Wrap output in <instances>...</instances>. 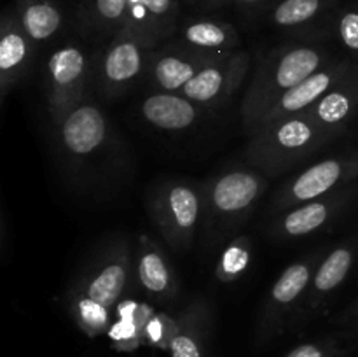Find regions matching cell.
<instances>
[{"label": "cell", "instance_id": "cell-1", "mask_svg": "<svg viewBox=\"0 0 358 357\" xmlns=\"http://www.w3.org/2000/svg\"><path fill=\"white\" fill-rule=\"evenodd\" d=\"M332 59L331 49L317 41L290 42L261 59L241 102V119L248 135L273 102Z\"/></svg>", "mask_w": 358, "mask_h": 357}, {"label": "cell", "instance_id": "cell-2", "mask_svg": "<svg viewBox=\"0 0 358 357\" xmlns=\"http://www.w3.org/2000/svg\"><path fill=\"white\" fill-rule=\"evenodd\" d=\"M338 136V133L320 126L306 112L287 115L252 133L247 160L268 177H276L317 154Z\"/></svg>", "mask_w": 358, "mask_h": 357}, {"label": "cell", "instance_id": "cell-3", "mask_svg": "<svg viewBox=\"0 0 358 357\" xmlns=\"http://www.w3.org/2000/svg\"><path fill=\"white\" fill-rule=\"evenodd\" d=\"M268 175L255 167H234L201 184V230L210 241L233 234L252 214L268 188Z\"/></svg>", "mask_w": 358, "mask_h": 357}, {"label": "cell", "instance_id": "cell-4", "mask_svg": "<svg viewBox=\"0 0 358 357\" xmlns=\"http://www.w3.org/2000/svg\"><path fill=\"white\" fill-rule=\"evenodd\" d=\"M149 212L173 251H189L203 223L201 186L194 188L185 181L163 182L150 192Z\"/></svg>", "mask_w": 358, "mask_h": 357}, {"label": "cell", "instance_id": "cell-5", "mask_svg": "<svg viewBox=\"0 0 358 357\" xmlns=\"http://www.w3.org/2000/svg\"><path fill=\"white\" fill-rule=\"evenodd\" d=\"M157 42L128 27H122L100 55L96 86L107 98L124 93L142 74Z\"/></svg>", "mask_w": 358, "mask_h": 357}, {"label": "cell", "instance_id": "cell-6", "mask_svg": "<svg viewBox=\"0 0 358 357\" xmlns=\"http://www.w3.org/2000/svg\"><path fill=\"white\" fill-rule=\"evenodd\" d=\"M358 178V150L334 154L304 168L290 178L273 200L275 210L292 209L346 188Z\"/></svg>", "mask_w": 358, "mask_h": 357}, {"label": "cell", "instance_id": "cell-7", "mask_svg": "<svg viewBox=\"0 0 358 357\" xmlns=\"http://www.w3.org/2000/svg\"><path fill=\"white\" fill-rule=\"evenodd\" d=\"M318 262L317 255L292 262L273 284L259 317V343H268L275 336L282 335L296 312L301 310Z\"/></svg>", "mask_w": 358, "mask_h": 357}, {"label": "cell", "instance_id": "cell-8", "mask_svg": "<svg viewBox=\"0 0 358 357\" xmlns=\"http://www.w3.org/2000/svg\"><path fill=\"white\" fill-rule=\"evenodd\" d=\"M91 65L86 51L76 44L55 49L48 62V107L55 125L84 98Z\"/></svg>", "mask_w": 358, "mask_h": 357}, {"label": "cell", "instance_id": "cell-9", "mask_svg": "<svg viewBox=\"0 0 358 357\" xmlns=\"http://www.w3.org/2000/svg\"><path fill=\"white\" fill-rule=\"evenodd\" d=\"M250 70V55L234 51L231 55L217 56L203 66L178 93L184 94L199 107L210 108L224 104L241 86Z\"/></svg>", "mask_w": 358, "mask_h": 357}, {"label": "cell", "instance_id": "cell-10", "mask_svg": "<svg viewBox=\"0 0 358 357\" xmlns=\"http://www.w3.org/2000/svg\"><path fill=\"white\" fill-rule=\"evenodd\" d=\"M56 128L59 144L72 158L93 156L110 136V125L103 111L87 98L70 108Z\"/></svg>", "mask_w": 358, "mask_h": 357}, {"label": "cell", "instance_id": "cell-11", "mask_svg": "<svg viewBox=\"0 0 358 357\" xmlns=\"http://www.w3.org/2000/svg\"><path fill=\"white\" fill-rule=\"evenodd\" d=\"M353 63L355 62L350 58H334L332 62H329L324 69L315 72L313 76L304 79L303 83L294 86L292 90L287 91L285 94H282L278 100L273 102V104L266 108L262 118L259 119L255 130L268 125V122L276 121V119L287 118V115L301 114V112L308 111L311 105L317 104L324 94H327L329 91H331L332 88H334L336 84H338L339 80L348 74V70L352 69Z\"/></svg>", "mask_w": 358, "mask_h": 357}, {"label": "cell", "instance_id": "cell-12", "mask_svg": "<svg viewBox=\"0 0 358 357\" xmlns=\"http://www.w3.org/2000/svg\"><path fill=\"white\" fill-rule=\"evenodd\" d=\"M357 191L355 186H346L327 196L282 210V216H278L273 224V233L278 238L310 237L336 219V216H339L352 202Z\"/></svg>", "mask_w": 358, "mask_h": 357}, {"label": "cell", "instance_id": "cell-13", "mask_svg": "<svg viewBox=\"0 0 358 357\" xmlns=\"http://www.w3.org/2000/svg\"><path fill=\"white\" fill-rule=\"evenodd\" d=\"M131 275V258L128 244L108 251L96 265L90 268L77 286L76 296L90 300L112 310L126 290Z\"/></svg>", "mask_w": 358, "mask_h": 357}, {"label": "cell", "instance_id": "cell-14", "mask_svg": "<svg viewBox=\"0 0 358 357\" xmlns=\"http://www.w3.org/2000/svg\"><path fill=\"white\" fill-rule=\"evenodd\" d=\"M215 58L217 56L191 51L173 42L163 49H154L147 63L145 77L156 91L178 93L203 66Z\"/></svg>", "mask_w": 358, "mask_h": 357}, {"label": "cell", "instance_id": "cell-15", "mask_svg": "<svg viewBox=\"0 0 358 357\" xmlns=\"http://www.w3.org/2000/svg\"><path fill=\"white\" fill-rule=\"evenodd\" d=\"M35 42L24 31L16 10H6L0 21V94L2 102L10 88L24 76L34 56Z\"/></svg>", "mask_w": 358, "mask_h": 357}, {"label": "cell", "instance_id": "cell-16", "mask_svg": "<svg viewBox=\"0 0 358 357\" xmlns=\"http://www.w3.org/2000/svg\"><path fill=\"white\" fill-rule=\"evenodd\" d=\"M358 108V62L352 65L345 77L311 105L306 112L324 128L341 135Z\"/></svg>", "mask_w": 358, "mask_h": 357}, {"label": "cell", "instance_id": "cell-17", "mask_svg": "<svg viewBox=\"0 0 358 357\" xmlns=\"http://www.w3.org/2000/svg\"><path fill=\"white\" fill-rule=\"evenodd\" d=\"M177 44L203 55L224 56L238 51L240 35L236 28L227 21L196 18L178 27Z\"/></svg>", "mask_w": 358, "mask_h": 357}, {"label": "cell", "instance_id": "cell-18", "mask_svg": "<svg viewBox=\"0 0 358 357\" xmlns=\"http://www.w3.org/2000/svg\"><path fill=\"white\" fill-rule=\"evenodd\" d=\"M353 262H355V247L352 244L339 245L318 262L306 296L301 304L299 312L304 317L311 312H317L322 303L345 282L346 276L352 272Z\"/></svg>", "mask_w": 358, "mask_h": 357}, {"label": "cell", "instance_id": "cell-19", "mask_svg": "<svg viewBox=\"0 0 358 357\" xmlns=\"http://www.w3.org/2000/svg\"><path fill=\"white\" fill-rule=\"evenodd\" d=\"M201 108L184 94L170 91H154L140 105V112L149 125L166 132H182L191 128L194 122H198Z\"/></svg>", "mask_w": 358, "mask_h": 357}, {"label": "cell", "instance_id": "cell-20", "mask_svg": "<svg viewBox=\"0 0 358 357\" xmlns=\"http://www.w3.org/2000/svg\"><path fill=\"white\" fill-rule=\"evenodd\" d=\"M178 4V0H129L124 27L159 44L180 27Z\"/></svg>", "mask_w": 358, "mask_h": 357}, {"label": "cell", "instance_id": "cell-21", "mask_svg": "<svg viewBox=\"0 0 358 357\" xmlns=\"http://www.w3.org/2000/svg\"><path fill=\"white\" fill-rule=\"evenodd\" d=\"M136 276L145 293L156 300L166 301L177 294V279L170 261L145 234L140 238Z\"/></svg>", "mask_w": 358, "mask_h": 357}, {"label": "cell", "instance_id": "cell-22", "mask_svg": "<svg viewBox=\"0 0 358 357\" xmlns=\"http://www.w3.org/2000/svg\"><path fill=\"white\" fill-rule=\"evenodd\" d=\"M177 321V329L170 343L171 357H205L210 331V310L203 301H194Z\"/></svg>", "mask_w": 358, "mask_h": 357}, {"label": "cell", "instance_id": "cell-23", "mask_svg": "<svg viewBox=\"0 0 358 357\" xmlns=\"http://www.w3.org/2000/svg\"><path fill=\"white\" fill-rule=\"evenodd\" d=\"M341 0H278L271 7L269 20L276 28L290 31L306 30L313 23L327 24Z\"/></svg>", "mask_w": 358, "mask_h": 357}, {"label": "cell", "instance_id": "cell-24", "mask_svg": "<svg viewBox=\"0 0 358 357\" xmlns=\"http://www.w3.org/2000/svg\"><path fill=\"white\" fill-rule=\"evenodd\" d=\"M17 18L35 44L55 37L63 24V14L56 0H16Z\"/></svg>", "mask_w": 358, "mask_h": 357}, {"label": "cell", "instance_id": "cell-25", "mask_svg": "<svg viewBox=\"0 0 358 357\" xmlns=\"http://www.w3.org/2000/svg\"><path fill=\"white\" fill-rule=\"evenodd\" d=\"M325 27L350 55L358 58V0L339 4Z\"/></svg>", "mask_w": 358, "mask_h": 357}, {"label": "cell", "instance_id": "cell-26", "mask_svg": "<svg viewBox=\"0 0 358 357\" xmlns=\"http://www.w3.org/2000/svg\"><path fill=\"white\" fill-rule=\"evenodd\" d=\"M72 315L86 335L96 336L108 329L110 310L84 298H76L72 303Z\"/></svg>", "mask_w": 358, "mask_h": 357}, {"label": "cell", "instance_id": "cell-27", "mask_svg": "<svg viewBox=\"0 0 358 357\" xmlns=\"http://www.w3.org/2000/svg\"><path fill=\"white\" fill-rule=\"evenodd\" d=\"M128 2L129 0H94L93 16L94 23L105 30H112L117 34L126 24L128 18Z\"/></svg>", "mask_w": 358, "mask_h": 357}, {"label": "cell", "instance_id": "cell-28", "mask_svg": "<svg viewBox=\"0 0 358 357\" xmlns=\"http://www.w3.org/2000/svg\"><path fill=\"white\" fill-rule=\"evenodd\" d=\"M348 349L338 338H322L317 342L301 343L283 357H343Z\"/></svg>", "mask_w": 358, "mask_h": 357}, {"label": "cell", "instance_id": "cell-29", "mask_svg": "<svg viewBox=\"0 0 358 357\" xmlns=\"http://www.w3.org/2000/svg\"><path fill=\"white\" fill-rule=\"evenodd\" d=\"M234 4H236V6H240L245 13L254 14V13H257V10H261L262 7L268 4V0H234Z\"/></svg>", "mask_w": 358, "mask_h": 357}, {"label": "cell", "instance_id": "cell-30", "mask_svg": "<svg viewBox=\"0 0 358 357\" xmlns=\"http://www.w3.org/2000/svg\"><path fill=\"white\" fill-rule=\"evenodd\" d=\"M199 2H203V6H205L206 9H219V7L229 6L234 0H199Z\"/></svg>", "mask_w": 358, "mask_h": 357}, {"label": "cell", "instance_id": "cell-31", "mask_svg": "<svg viewBox=\"0 0 358 357\" xmlns=\"http://www.w3.org/2000/svg\"><path fill=\"white\" fill-rule=\"evenodd\" d=\"M345 324L348 326V328H353L358 331V307L352 312V315H350L348 318H345Z\"/></svg>", "mask_w": 358, "mask_h": 357}, {"label": "cell", "instance_id": "cell-32", "mask_svg": "<svg viewBox=\"0 0 358 357\" xmlns=\"http://www.w3.org/2000/svg\"><path fill=\"white\" fill-rule=\"evenodd\" d=\"M178 2H185V4H196V2H199V0H178Z\"/></svg>", "mask_w": 358, "mask_h": 357}]
</instances>
